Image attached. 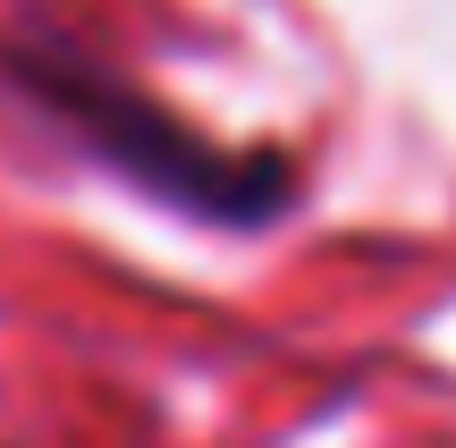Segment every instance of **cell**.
<instances>
[{
	"instance_id": "1",
	"label": "cell",
	"mask_w": 456,
	"mask_h": 448,
	"mask_svg": "<svg viewBox=\"0 0 456 448\" xmlns=\"http://www.w3.org/2000/svg\"><path fill=\"white\" fill-rule=\"evenodd\" d=\"M0 77L17 85V102L51 118L77 152H94L102 169H118L127 186H144L152 203L203 220V229H271L296 203V161L271 144L228 152L203 127H186L178 110H161L152 94H135L118 68H102L94 51L60 43V34L26 26L0 34Z\"/></svg>"
}]
</instances>
